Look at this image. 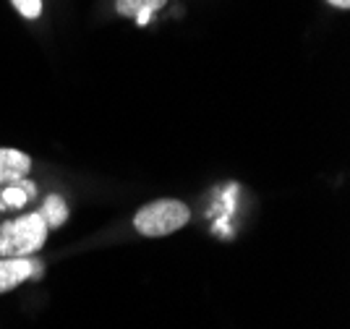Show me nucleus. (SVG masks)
Returning <instances> with one entry per match:
<instances>
[{"label":"nucleus","instance_id":"obj_9","mask_svg":"<svg viewBox=\"0 0 350 329\" xmlns=\"http://www.w3.org/2000/svg\"><path fill=\"white\" fill-rule=\"evenodd\" d=\"M327 5H332V8H337V11H348L350 0H327Z\"/></svg>","mask_w":350,"mask_h":329},{"label":"nucleus","instance_id":"obj_2","mask_svg":"<svg viewBox=\"0 0 350 329\" xmlns=\"http://www.w3.org/2000/svg\"><path fill=\"white\" fill-rule=\"evenodd\" d=\"M189 222L191 209L180 199H154L139 207L133 215V230L144 238H167Z\"/></svg>","mask_w":350,"mask_h":329},{"label":"nucleus","instance_id":"obj_6","mask_svg":"<svg viewBox=\"0 0 350 329\" xmlns=\"http://www.w3.org/2000/svg\"><path fill=\"white\" fill-rule=\"evenodd\" d=\"M34 196H37V186H34L31 181H27V178L14 181V183L0 188V209H3V212L24 209Z\"/></svg>","mask_w":350,"mask_h":329},{"label":"nucleus","instance_id":"obj_8","mask_svg":"<svg viewBox=\"0 0 350 329\" xmlns=\"http://www.w3.org/2000/svg\"><path fill=\"white\" fill-rule=\"evenodd\" d=\"M11 5L16 8V14L27 21H37L42 16V0H11Z\"/></svg>","mask_w":350,"mask_h":329},{"label":"nucleus","instance_id":"obj_5","mask_svg":"<svg viewBox=\"0 0 350 329\" xmlns=\"http://www.w3.org/2000/svg\"><path fill=\"white\" fill-rule=\"evenodd\" d=\"M165 5L167 0H116V14L133 21L136 27H146Z\"/></svg>","mask_w":350,"mask_h":329},{"label":"nucleus","instance_id":"obj_7","mask_svg":"<svg viewBox=\"0 0 350 329\" xmlns=\"http://www.w3.org/2000/svg\"><path fill=\"white\" fill-rule=\"evenodd\" d=\"M40 215L44 217L47 228L58 230L68 222V204H66V199H63L60 194H47L42 201V207H40Z\"/></svg>","mask_w":350,"mask_h":329},{"label":"nucleus","instance_id":"obj_4","mask_svg":"<svg viewBox=\"0 0 350 329\" xmlns=\"http://www.w3.org/2000/svg\"><path fill=\"white\" fill-rule=\"evenodd\" d=\"M31 170V157L14 146H0V188L27 178Z\"/></svg>","mask_w":350,"mask_h":329},{"label":"nucleus","instance_id":"obj_1","mask_svg":"<svg viewBox=\"0 0 350 329\" xmlns=\"http://www.w3.org/2000/svg\"><path fill=\"white\" fill-rule=\"evenodd\" d=\"M47 235H50V228H47L44 217L40 215V209L29 212V215L14 217V220H5L0 225V256H34L47 244Z\"/></svg>","mask_w":350,"mask_h":329},{"label":"nucleus","instance_id":"obj_3","mask_svg":"<svg viewBox=\"0 0 350 329\" xmlns=\"http://www.w3.org/2000/svg\"><path fill=\"white\" fill-rule=\"evenodd\" d=\"M44 264L37 256L8 259L0 256V293H11L14 287L42 277Z\"/></svg>","mask_w":350,"mask_h":329}]
</instances>
